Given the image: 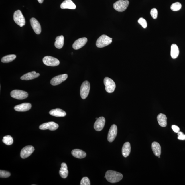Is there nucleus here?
Here are the masks:
<instances>
[{"label": "nucleus", "mask_w": 185, "mask_h": 185, "mask_svg": "<svg viewBox=\"0 0 185 185\" xmlns=\"http://www.w3.org/2000/svg\"><path fill=\"white\" fill-rule=\"evenodd\" d=\"M105 178L108 181L111 183L119 182L123 179V174L120 173L113 170H108L106 172Z\"/></svg>", "instance_id": "1"}, {"label": "nucleus", "mask_w": 185, "mask_h": 185, "mask_svg": "<svg viewBox=\"0 0 185 185\" xmlns=\"http://www.w3.org/2000/svg\"><path fill=\"white\" fill-rule=\"evenodd\" d=\"M112 42V38L106 35H103L99 37L96 42V46L99 48H102L111 44Z\"/></svg>", "instance_id": "2"}, {"label": "nucleus", "mask_w": 185, "mask_h": 185, "mask_svg": "<svg viewBox=\"0 0 185 185\" xmlns=\"http://www.w3.org/2000/svg\"><path fill=\"white\" fill-rule=\"evenodd\" d=\"M129 4L128 0H119L115 2L113 5V7L118 12H123L126 10Z\"/></svg>", "instance_id": "3"}, {"label": "nucleus", "mask_w": 185, "mask_h": 185, "mask_svg": "<svg viewBox=\"0 0 185 185\" xmlns=\"http://www.w3.org/2000/svg\"><path fill=\"white\" fill-rule=\"evenodd\" d=\"M13 20L17 24L22 27L26 23L25 18L23 15L21 11L20 10H17L13 15Z\"/></svg>", "instance_id": "4"}, {"label": "nucleus", "mask_w": 185, "mask_h": 185, "mask_svg": "<svg viewBox=\"0 0 185 185\" xmlns=\"http://www.w3.org/2000/svg\"><path fill=\"white\" fill-rule=\"evenodd\" d=\"M104 85L105 86L106 91L108 93H112L116 88V84L113 80L109 77L105 78L104 80Z\"/></svg>", "instance_id": "5"}, {"label": "nucleus", "mask_w": 185, "mask_h": 185, "mask_svg": "<svg viewBox=\"0 0 185 185\" xmlns=\"http://www.w3.org/2000/svg\"><path fill=\"white\" fill-rule=\"evenodd\" d=\"M43 61V63L45 65L51 67H55L60 64V62L58 59L50 56H46L44 57Z\"/></svg>", "instance_id": "6"}, {"label": "nucleus", "mask_w": 185, "mask_h": 185, "mask_svg": "<svg viewBox=\"0 0 185 185\" xmlns=\"http://www.w3.org/2000/svg\"><path fill=\"white\" fill-rule=\"evenodd\" d=\"M90 89V83L88 81L84 82L81 85L80 89V95L82 99L86 98L89 93Z\"/></svg>", "instance_id": "7"}, {"label": "nucleus", "mask_w": 185, "mask_h": 185, "mask_svg": "<svg viewBox=\"0 0 185 185\" xmlns=\"http://www.w3.org/2000/svg\"><path fill=\"white\" fill-rule=\"evenodd\" d=\"M11 97L16 99L22 100L27 98L28 94L27 92L20 90H14L10 93Z\"/></svg>", "instance_id": "8"}, {"label": "nucleus", "mask_w": 185, "mask_h": 185, "mask_svg": "<svg viewBox=\"0 0 185 185\" xmlns=\"http://www.w3.org/2000/svg\"><path fill=\"white\" fill-rule=\"evenodd\" d=\"M59 125L54 122H50L42 124L40 125L39 128L41 130H49L50 131L56 130Z\"/></svg>", "instance_id": "9"}, {"label": "nucleus", "mask_w": 185, "mask_h": 185, "mask_svg": "<svg viewBox=\"0 0 185 185\" xmlns=\"http://www.w3.org/2000/svg\"><path fill=\"white\" fill-rule=\"evenodd\" d=\"M34 151V148L33 146L29 145L25 146L22 149L20 153V156L23 159L28 158L32 154Z\"/></svg>", "instance_id": "10"}, {"label": "nucleus", "mask_w": 185, "mask_h": 185, "mask_svg": "<svg viewBox=\"0 0 185 185\" xmlns=\"http://www.w3.org/2000/svg\"><path fill=\"white\" fill-rule=\"evenodd\" d=\"M117 134V127L115 125H111L108 133L107 139L109 142H113L115 140Z\"/></svg>", "instance_id": "11"}, {"label": "nucleus", "mask_w": 185, "mask_h": 185, "mask_svg": "<svg viewBox=\"0 0 185 185\" xmlns=\"http://www.w3.org/2000/svg\"><path fill=\"white\" fill-rule=\"evenodd\" d=\"M68 77L67 74L58 75L52 78L50 81V84L54 86L60 84L63 82L65 81L67 79Z\"/></svg>", "instance_id": "12"}, {"label": "nucleus", "mask_w": 185, "mask_h": 185, "mask_svg": "<svg viewBox=\"0 0 185 185\" xmlns=\"http://www.w3.org/2000/svg\"><path fill=\"white\" fill-rule=\"evenodd\" d=\"M105 123V118L101 117L98 118L94 124V128L96 131H100L103 129Z\"/></svg>", "instance_id": "13"}, {"label": "nucleus", "mask_w": 185, "mask_h": 185, "mask_svg": "<svg viewBox=\"0 0 185 185\" xmlns=\"http://www.w3.org/2000/svg\"><path fill=\"white\" fill-rule=\"evenodd\" d=\"M88 39L86 38H80L76 40L73 44L72 47L74 50H78L82 48L86 44Z\"/></svg>", "instance_id": "14"}, {"label": "nucleus", "mask_w": 185, "mask_h": 185, "mask_svg": "<svg viewBox=\"0 0 185 185\" xmlns=\"http://www.w3.org/2000/svg\"><path fill=\"white\" fill-rule=\"evenodd\" d=\"M31 25L34 32L37 34H41V27L38 21L35 18H32L30 20Z\"/></svg>", "instance_id": "15"}, {"label": "nucleus", "mask_w": 185, "mask_h": 185, "mask_svg": "<svg viewBox=\"0 0 185 185\" xmlns=\"http://www.w3.org/2000/svg\"><path fill=\"white\" fill-rule=\"evenodd\" d=\"M31 105L29 103H23L18 105L14 107L15 111L19 112H24L29 111L31 109Z\"/></svg>", "instance_id": "16"}, {"label": "nucleus", "mask_w": 185, "mask_h": 185, "mask_svg": "<svg viewBox=\"0 0 185 185\" xmlns=\"http://www.w3.org/2000/svg\"><path fill=\"white\" fill-rule=\"evenodd\" d=\"M60 8L62 9H75L76 8V6L71 0H65L61 4Z\"/></svg>", "instance_id": "17"}, {"label": "nucleus", "mask_w": 185, "mask_h": 185, "mask_svg": "<svg viewBox=\"0 0 185 185\" xmlns=\"http://www.w3.org/2000/svg\"><path fill=\"white\" fill-rule=\"evenodd\" d=\"M39 73H36V71H32L24 74L21 77V79L23 80H29L34 79L40 76Z\"/></svg>", "instance_id": "18"}, {"label": "nucleus", "mask_w": 185, "mask_h": 185, "mask_svg": "<svg viewBox=\"0 0 185 185\" xmlns=\"http://www.w3.org/2000/svg\"><path fill=\"white\" fill-rule=\"evenodd\" d=\"M157 120L160 126L164 127L167 125V118L164 114L160 113L157 116Z\"/></svg>", "instance_id": "19"}, {"label": "nucleus", "mask_w": 185, "mask_h": 185, "mask_svg": "<svg viewBox=\"0 0 185 185\" xmlns=\"http://www.w3.org/2000/svg\"><path fill=\"white\" fill-rule=\"evenodd\" d=\"M49 113L52 116L56 117H64L66 115L65 112L60 109H52L49 112Z\"/></svg>", "instance_id": "20"}, {"label": "nucleus", "mask_w": 185, "mask_h": 185, "mask_svg": "<svg viewBox=\"0 0 185 185\" xmlns=\"http://www.w3.org/2000/svg\"><path fill=\"white\" fill-rule=\"evenodd\" d=\"M152 149L155 156H160L161 153V148L160 144L157 142H153L152 144Z\"/></svg>", "instance_id": "21"}, {"label": "nucleus", "mask_w": 185, "mask_h": 185, "mask_svg": "<svg viewBox=\"0 0 185 185\" xmlns=\"http://www.w3.org/2000/svg\"><path fill=\"white\" fill-rule=\"evenodd\" d=\"M71 153L75 158L79 159L84 158L86 156V153L85 152L79 149L72 150Z\"/></svg>", "instance_id": "22"}, {"label": "nucleus", "mask_w": 185, "mask_h": 185, "mask_svg": "<svg viewBox=\"0 0 185 185\" xmlns=\"http://www.w3.org/2000/svg\"><path fill=\"white\" fill-rule=\"evenodd\" d=\"M131 150V148L130 143L128 142L125 143L122 147V155L125 158H127L130 155Z\"/></svg>", "instance_id": "23"}, {"label": "nucleus", "mask_w": 185, "mask_h": 185, "mask_svg": "<svg viewBox=\"0 0 185 185\" xmlns=\"http://www.w3.org/2000/svg\"><path fill=\"white\" fill-rule=\"evenodd\" d=\"M179 54V50L177 45L173 44L171 47L170 54L173 59H176L177 58Z\"/></svg>", "instance_id": "24"}, {"label": "nucleus", "mask_w": 185, "mask_h": 185, "mask_svg": "<svg viewBox=\"0 0 185 185\" xmlns=\"http://www.w3.org/2000/svg\"><path fill=\"white\" fill-rule=\"evenodd\" d=\"M64 38L63 36H57L56 38L55 46L58 49L62 48L64 45Z\"/></svg>", "instance_id": "25"}, {"label": "nucleus", "mask_w": 185, "mask_h": 185, "mask_svg": "<svg viewBox=\"0 0 185 185\" xmlns=\"http://www.w3.org/2000/svg\"><path fill=\"white\" fill-rule=\"evenodd\" d=\"M16 56L15 55H10L5 56L2 58L1 59V62L3 63L10 62L16 58Z\"/></svg>", "instance_id": "26"}, {"label": "nucleus", "mask_w": 185, "mask_h": 185, "mask_svg": "<svg viewBox=\"0 0 185 185\" xmlns=\"http://www.w3.org/2000/svg\"><path fill=\"white\" fill-rule=\"evenodd\" d=\"M68 173V167H61L59 171V174L61 177L64 179H65L67 177Z\"/></svg>", "instance_id": "27"}, {"label": "nucleus", "mask_w": 185, "mask_h": 185, "mask_svg": "<svg viewBox=\"0 0 185 185\" xmlns=\"http://www.w3.org/2000/svg\"><path fill=\"white\" fill-rule=\"evenodd\" d=\"M2 141L4 144L7 145H11L13 142V137L9 135L3 137Z\"/></svg>", "instance_id": "28"}, {"label": "nucleus", "mask_w": 185, "mask_h": 185, "mask_svg": "<svg viewBox=\"0 0 185 185\" xmlns=\"http://www.w3.org/2000/svg\"><path fill=\"white\" fill-rule=\"evenodd\" d=\"M182 7L181 3L176 2L173 3L170 7L171 9L173 11H178L180 10Z\"/></svg>", "instance_id": "29"}, {"label": "nucleus", "mask_w": 185, "mask_h": 185, "mask_svg": "<svg viewBox=\"0 0 185 185\" xmlns=\"http://www.w3.org/2000/svg\"><path fill=\"white\" fill-rule=\"evenodd\" d=\"M138 22L139 24L142 26L143 28L144 29L146 28L147 27V22L145 19L143 18H141L138 20Z\"/></svg>", "instance_id": "30"}, {"label": "nucleus", "mask_w": 185, "mask_h": 185, "mask_svg": "<svg viewBox=\"0 0 185 185\" xmlns=\"http://www.w3.org/2000/svg\"><path fill=\"white\" fill-rule=\"evenodd\" d=\"M10 173L8 171L1 170H0V177L1 178H7L9 177L10 176Z\"/></svg>", "instance_id": "31"}, {"label": "nucleus", "mask_w": 185, "mask_h": 185, "mask_svg": "<svg viewBox=\"0 0 185 185\" xmlns=\"http://www.w3.org/2000/svg\"><path fill=\"white\" fill-rule=\"evenodd\" d=\"M81 185H90V183L89 179L88 177H84L83 178L80 182Z\"/></svg>", "instance_id": "32"}, {"label": "nucleus", "mask_w": 185, "mask_h": 185, "mask_svg": "<svg viewBox=\"0 0 185 185\" xmlns=\"http://www.w3.org/2000/svg\"><path fill=\"white\" fill-rule=\"evenodd\" d=\"M150 13L153 19H156L158 17V11L156 8H153L151 10Z\"/></svg>", "instance_id": "33"}, {"label": "nucleus", "mask_w": 185, "mask_h": 185, "mask_svg": "<svg viewBox=\"0 0 185 185\" xmlns=\"http://www.w3.org/2000/svg\"><path fill=\"white\" fill-rule=\"evenodd\" d=\"M173 130L174 132L176 133L180 131V128L179 127L176 125H172V127Z\"/></svg>", "instance_id": "34"}, {"label": "nucleus", "mask_w": 185, "mask_h": 185, "mask_svg": "<svg viewBox=\"0 0 185 185\" xmlns=\"http://www.w3.org/2000/svg\"><path fill=\"white\" fill-rule=\"evenodd\" d=\"M178 139L179 140H185V134L184 133L181 134V135L178 136Z\"/></svg>", "instance_id": "35"}, {"label": "nucleus", "mask_w": 185, "mask_h": 185, "mask_svg": "<svg viewBox=\"0 0 185 185\" xmlns=\"http://www.w3.org/2000/svg\"><path fill=\"white\" fill-rule=\"evenodd\" d=\"M38 2L40 3H43L44 0H38Z\"/></svg>", "instance_id": "36"}, {"label": "nucleus", "mask_w": 185, "mask_h": 185, "mask_svg": "<svg viewBox=\"0 0 185 185\" xmlns=\"http://www.w3.org/2000/svg\"><path fill=\"white\" fill-rule=\"evenodd\" d=\"M158 158H160V156H158Z\"/></svg>", "instance_id": "37"}, {"label": "nucleus", "mask_w": 185, "mask_h": 185, "mask_svg": "<svg viewBox=\"0 0 185 185\" xmlns=\"http://www.w3.org/2000/svg\"><path fill=\"white\" fill-rule=\"evenodd\" d=\"M97 119H98V118H96V119L97 120Z\"/></svg>", "instance_id": "38"}]
</instances>
